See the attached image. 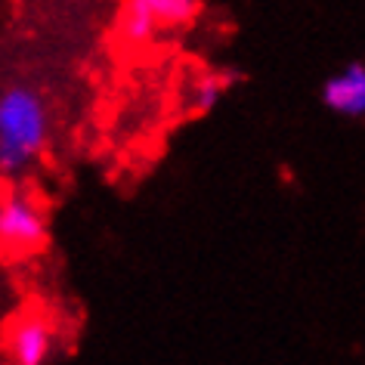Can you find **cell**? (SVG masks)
Listing matches in <instances>:
<instances>
[{"mask_svg": "<svg viewBox=\"0 0 365 365\" xmlns=\"http://www.w3.org/2000/svg\"><path fill=\"white\" fill-rule=\"evenodd\" d=\"M47 143V108L29 87H13L0 96V168L19 173L38 158Z\"/></svg>", "mask_w": 365, "mask_h": 365, "instance_id": "cell-1", "label": "cell"}, {"mask_svg": "<svg viewBox=\"0 0 365 365\" xmlns=\"http://www.w3.org/2000/svg\"><path fill=\"white\" fill-rule=\"evenodd\" d=\"M43 239H47V223L31 198L10 195L0 202V248L29 254L41 248Z\"/></svg>", "mask_w": 365, "mask_h": 365, "instance_id": "cell-2", "label": "cell"}, {"mask_svg": "<svg viewBox=\"0 0 365 365\" xmlns=\"http://www.w3.org/2000/svg\"><path fill=\"white\" fill-rule=\"evenodd\" d=\"M322 103L328 112L344 118H362L365 115V62H350L344 71L325 81Z\"/></svg>", "mask_w": 365, "mask_h": 365, "instance_id": "cell-3", "label": "cell"}, {"mask_svg": "<svg viewBox=\"0 0 365 365\" xmlns=\"http://www.w3.org/2000/svg\"><path fill=\"white\" fill-rule=\"evenodd\" d=\"M6 346H10V359L19 365L47 362V356L53 350V331H50L47 319H41V316L16 319L10 334H6Z\"/></svg>", "mask_w": 365, "mask_h": 365, "instance_id": "cell-4", "label": "cell"}, {"mask_svg": "<svg viewBox=\"0 0 365 365\" xmlns=\"http://www.w3.org/2000/svg\"><path fill=\"white\" fill-rule=\"evenodd\" d=\"M149 6L155 25H168V29H177V25H186L198 16V0H143Z\"/></svg>", "mask_w": 365, "mask_h": 365, "instance_id": "cell-5", "label": "cell"}, {"mask_svg": "<svg viewBox=\"0 0 365 365\" xmlns=\"http://www.w3.org/2000/svg\"><path fill=\"white\" fill-rule=\"evenodd\" d=\"M217 96H220V84H214V81H207V84H202V90L195 93V103H198V108H211L214 103H217Z\"/></svg>", "mask_w": 365, "mask_h": 365, "instance_id": "cell-6", "label": "cell"}]
</instances>
